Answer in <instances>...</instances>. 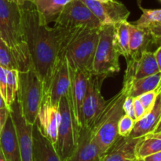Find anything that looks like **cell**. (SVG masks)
Listing matches in <instances>:
<instances>
[{
	"mask_svg": "<svg viewBox=\"0 0 161 161\" xmlns=\"http://www.w3.org/2000/svg\"><path fill=\"white\" fill-rule=\"evenodd\" d=\"M20 15L32 67L44 86L61 52V33L56 27L41 21L36 8L28 2L20 6Z\"/></svg>",
	"mask_w": 161,
	"mask_h": 161,
	"instance_id": "obj_1",
	"label": "cell"
},
{
	"mask_svg": "<svg viewBox=\"0 0 161 161\" xmlns=\"http://www.w3.org/2000/svg\"><path fill=\"white\" fill-rule=\"evenodd\" d=\"M100 28L72 30L59 28L62 32V45L60 53L65 55L69 67L91 73Z\"/></svg>",
	"mask_w": 161,
	"mask_h": 161,
	"instance_id": "obj_2",
	"label": "cell"
},
{
	"mask_svg": "<svg viewBox=\"0 0 161 161\" xmlns=\"http://www.w3.org/2000/svg\"><path fill=\"white\" fill-rule=\"evenodd\" d=\"M0 38L18 56L24 72L32 66L20 15V6L8 0H0Z\"/></svg>",
	"mask_w": 161,
	"mask_h": 161,
	"instance_id": "obj_3",
	"label": "cell"
},
{
	"mask_svg": "<svg viewBox=\"0 0 161 161\" xmlns=\"http://www.w3.org/2000/svg\"><path fill=\"white\" fill-rule=\"evenodd\" d=\"M127 97L124 88L116 95L105 102V105L90 128L91 129L96 144L102 153H104L119 137L118 124L120 118L124 115L123 105Z\"/></svg>",
	"mask_w": 161,
	"mask_h": 161,
	"instance_id": "obj_4",
	"label": "cell"
},
{
	"mask_svg": "<svg viewBox=\"0 0 161 161\" xmlns=\"http://www.w3.org/2000/svg\"><path fill=\"white\" fill-rule=\"evenodd\" d=\"M116 42V28L113 25H102L94 55L91 73L107 78L120 71V57Z\"/></svg>",
	"mask_w": 161,
	"mask_h": 161,
	"instance_id": "obj_5",
	"label": "cell"
},
{
	"mask_svg": "<svg viewBox=\"0 0 161 161\" xmlns=\"http://www.w3.org/2000/svg\"><path fill=\"white\" fill-rule=\"evenodd\" d=\"M43 95V83L31 66L29 70L18 73L17 98L25 120L34 124Z\"/></svg>",
	"mask_w": 161,
	"mask_h": 161,
	"instance_id": "obj_6",
	"label": "cell"
},
{
	"mask_svg": "<svg viewBox=\"0 0 161 161\" xmlns=\"http://www.w3.org/2000/svg\"><path fill=\"white\" fill-rule=\"evenodd\" d=\"M61 122L58 127V138L53 145L57 153L62 161H66L76 147L79 127L72 114L69 94L61 97L59 102Z\"/></svg>",
	"mask_w": 161,
	"mask_h": 161,
	"instance_id": "obj_7",
	"label": "cell"
},
{
	"mask_svg": "<svg viewBox=\"0 0 161 161\" xmlns=\"http://www.w3.org/2000/svg\"><path fill=\"white\" fill-rule=\"evenodd\" d=\"M54 23V26L69 30L100 28L102 25L82 0H72L68 3Z\"/></svg>",
	"mask_w": 161,
	"mask_h": 161,
	"instance_id": "obj_8",
	"label": "cell"
},
{
	"mask_svg": "<svg viewBox=\"0 0 161 161\" xmlns=\"http://www.w3.org/2000/svg\"><path fill=\"white\" fill-rule=\"evenodd\" d=\"M70 86L69 64L65 55L60 53L49 81L43 86L42 97L47 98L52 105L59 106L61 97L65 95Z\"/></svg>",
	"mask_w": 161,
	"mask_h": 161,
	"instance_id": "obj_9",
	"label": "cell"
},
{
	"mask_svg": "<svg viewBox=\"0 0 161 161\" xmlns=\"http://www.w3.org/2000/svg\"><path fill=\"white\" fill-rule=\"evenodd\" d=\"M105 78L91 74L87 90L82 105L79 127H90L100 113L106 101L102 95V85Z\"/></svg>",
	"mask_w": 161,
	"mask_h": 161,
	"instance_id": "obj_10",
	"label": "cell"
},
{
	"mask_svg": "<svg viewBox=\"0 0 161 161\" xmlns=\"http://www.w3.org/2000/svg\"><path fill=\"white\" fill-rule=\"evenodd\" d=\"M127 63L122 88L127 91V96L129 88L134 82L160 72L154 53L149 50L143 52L139 58H130Z\"/></svg>",
	"mask_w": 161,
	"mask_h": 161,
	"instance_id": "obj_11",
	"label": "cell"
},
{
	"mask_svg": "<svg viewBox=\"0 0 161 161\" xmlns=\"http://www.w3.org/2000/svg\"><path fill=\"white\" fill-rule=\"evenodd\" d=\"M12 118L22 161H32V127L25 120L21 113L20 104L16 97L9 108Z\"/></svg>",
	"mask_w": 161,
	"mask_h": 161,
	"instance_id": "obj_12",
	"label": "cell"
},
{
	"mask_svg": "<svg viewBox=\"0 0 161 161\" xmlns=\"http://www.w3.org/2000/svg\"><path fill=\"white\" fill-rule=\"evenodd\" d=\"M88 6L102 25H115L127 20L130 11L118 0L97 2L94 0H82Z\"/></svg>",
	"mask_w": 161,
	"mask_h": 161,
	"instance_id": "obj_13",
	"label": "cell"
},
{
	"mask_svg": "<svg viewBox=\"0 0 161 161\" xmlns=\"http://www.w3.org/2000/svg\"><path fill=\"white\" fill-rule=\"evenodd\" d=\"M69 69L70 75V86L68 91V94L72 114L79 127L82 105L86 95L88 81L91 73L69 66Z\"/></svg>",
	"mask_w": 161,
	"mask_h": 161,
	"instance_id": "obj_14",
	"label": "cell"
},
{
	"mask_svg": "<svg viewBox=\"0 0 161 161\" xmlns=\"http://www.w3.org/2000/svg\"><path fill=\"white\" fill-rule=\"evenodd\" d=\"M36 120L42 133L54 145L61 122L59 106L52 105L47 98L42 97Z\"/></svg>",
	"mask_w": 161,
	"mask_h": 161,
	"instance_id": "obj_15",
	"label": "cell"
},
{
	"mask_svg": "<svg viewBox=\"0 0 161 161\" xmlns=\"http://www.w3.org/2000/svg\"><path fill=\"white\" fill-rule=\"evenodd\" d=\"M102 152L94 139L90 127H79L76 147L66 161H99Z\"/></svg>",
	"mask_w": 161,
	"mask_h": 161,
	"instance_id": "obj_16",
	"label": "cell"
},
{
	"mask_svg": "<svg viewBox=\"0 0 161 161\" xmlns=\"http://www.w3.org/2000/svg\"><path fill=\"white\" fill-rule=\"evenodd\" d=\"M142 138L119 135L116 142L102 154L99 161H135L138 159L137 147Z\"/></svg>",
	"mask_w": 161,
	"mask_h": 161,
	"instance_id": "obj_17",
	"label": "cell"
},
{
	"mask_svg": "<svg viewBox=\"0 0 161 161\" xmlns=\"http://www.w3.org/2000/svg\"><path fill=\"white\" fill-rule=\"evenodd\" d=\"M32 161H62L53 143L42 133L37 120L32 127Z\"/></svg>",
	"mask_w": 161,
	"mask_h": 161,
	"instance_id": "obj_18",
	"label": "cell"
},
{
	"mask_svg": "<svg viewBox=\"0 0 161 161\" xmlns=\"http://www.w3.org/2000/svg\"><path fill=\"white\" fill-rule=\"evenodd\" d=\"M161 119V95L158 94L155 103L150 111L146 113L139 119L135 121L129 136L134 138H142L153 133Z\"/></svg>",
	"mask_w": 161,
	"mask_h": 161,
	"instance_id": "obj_19",
	"label": "cell"
},
{
	"mask_svg": "<svg viewBox=\"0 0 161 161\" xmlns=\"http://www.w3.org/2000/svg\"><path fill=\"white\" fill-rule=\"evenodd\" d=\"M0 149L6 161H22L15 127L10 115L0 133Z\"/></svg>",
	"mask_w": 161,
	"mask_h": 161,
	"instance_id": "obj_20",
	"label": "cell"
},
{
	"mask_svg": "<svg viewBox=\"0 0 161 161\" xmlns=\"http://www.w3.org/2000/svg\"><path fill=\"white\" fill-rule=\"evenodd\" d=\"M36 8L39 20L49 25L56 21L64 6L72 0H25Z\"/></svg>",
	"mask_w": 161,
	"mask_h": 161,
	"instance_id": "obj_21",
	"label": "cell"
},
{
	"mask_svg": "<svg viewBox=\"0 0 161 161\" xmlns=\"http://www.w3.org/2000/svg\"><path fill=\"white\" fill-rule=\"evenodd\" d=\"M129 31L130 58H139L143 52L148 50L151 44H153L152 36L146 28H139L130 22H129Z\"/></svg>",
	"mask_w": 161,
	"mask_h": 161,
	"instance_id": "obj_22",
	"label": "cell"
},
{
	"mask_svg": "<svg viewBox=\"0 0 161 161\" xmlns=\"http://www.w3.org/2000/svg\"><path fill=\"white\" fill-rule=\"evenodd\" d=\"M161 80V72L136 80L130 85L128 96L137 97L144 93L157 91Z\"/></svg>",
	"mask_w": 161,
	"mask_h": 161,
	"instance_id": "obj_23",
	"label": "cell"
},
{
	"mask_svg": "<svg viewBox=\"0 0 161 161\" xmlns=\"http://www.w3.org/2000/svg\"><path fill=\"white\" fill-rule=\"evenodd\" d=\"M161 151V133H151L142 137L137 147L138 159H143L147 156Z\"/></svg>",
	"mask_w": 161,
	"mask_h": 161,
	"instance_id": "obj_24",
	"label": "cell"
},
{
	"mask_svg": "<svg viewBox=\"0 0 161 161\" xmlns=\"http://www.w3.org/2000/svg\"><path fill=\"white\" fill-rule=\"evenodd\" d=\"M0 65L6 69H14L23 72L24 69L17 53L0 38Z\"/></svg>",
	"mask_w": 161,
	"mask_h": 161,
	"instance_id": "obj_25",
	"label": "cell"
},
{
	"mask_svg": "<svg viewBox=\"0 0 161 161\" xmlns=\"http://www.w3.org/2000/svg\"><path fill=\"white\" fill-rule=\"evenodd\" d=\"M116 28V42L118 50L121 56H124L126 60L130 58L129 51V40H130V31H129V22L127 20L119 22L115 25Z\"/></svg>",
	"mask_w": 161,
	"mask_h": 161,
	"instance_id": "obj_26",
	"label": "cell"
},
{
	"mask_svg": "<svg viewBox=\"0 0 161 161\" xmlns=\"http://www.w3.org/2000/svg\"><path fill=\"white\" fill-rule=\"evenodd\" d=\"M139 8L142 11V14L138 20L132 24L139 28H148L152 25L161 22V9H145L139 4Z\"/></svg>",
	"mask_w": 161,
	"mask_h": 161,
	"instance_id": "obj_27",
	"label": "cell"
},
{
	"mask_svg": "<svg viewBox=\"0 0 161 161\" xmlns=\"http://www.w3.org/2000/svg\"><path fill=\"white\" fill-rule=\"evenodd\" d=\"M18 73L17 70L7 69V83H6V102L8 108L15 101L18 89Z\"/></svg>",
	"mask_w": 161,
	"mask_h": 161,
	"instance_id": "obj_28",
	"label": "cell"
},
{
	"mask_svg": "<svg viewBox=\"0 0 161 161\" xmlns=\"http://www.w3.org/2000/svg\"><path fill=\"white\" fill-rule=\"evenodd\" d=\"M135 121L127 115H123L118 124V134L119 136L127 137L130 135Z\"/></svg>",
	"mask_w": 161,
	"mask_h": 161,
	"instance_id": "obj_29",
	"label": "cell"
},
{
	"mask_svg": "<svg viewBox=\"0 0 161 161\" xmlns=\"http://www.w3.org/2000/svg\"><path fill=\"white\" fill-rule=\"evenodd\" d=\"M157 95H158V93L157 92V91H153L147 93H144V94H141L137 97L139 99L140 102L146 109V113H148L149 111H150V109L153 106Z\"/></svg>",
	"mask_w": 161,
	"mask_h": 161,
	"instance_id": "obj_30",
	"label": "cell"
},
{
	"mask_svg": "<svg viewBox=\"0 0 161 161\" xmlns=\"http://www.w3.org/2000/svg\"><path fill=\"white\" fill-rule=\"evenodd\" d=\"M146 29L149 31L152 36L153 42V44L157 45H160L161 44V22L160 23L156 24V25H152Z\"/></svg>",
	"mask_w": 161,
	"mask_h": 161,
	"instance_id": "obj_31",
	"label": "cell"
},
{
	"mask_svg": "<svg viewBox=\"0 0 161 161\" xmlns=\"http://www.w3.org/2000/svg\"><path fill=\"white\" fill-rule=\"evenodd\" d=\"M123 108H124V113L130 116L132 119L136 121V117H135V108H134V97L127 96L125 98L123 105Z\"/></svg>",
	"mask_w": 161,
	"mask_h": 161,
	"instance_id": "obj_32",
	"label": "cell"
},
{
	"mask_svg": "<svg viewBox=\"0 0 161 161\" xmlns=\"http://www.w3.org/2000/svg\"><path fill=\"white\" fill-rule=\"evenodd\" d=\"M7 69L0 65V93L6 100V83H7Z\"/></svg>",
	"mask_w": 161,
	"mask_h": 161,
	"instance_id": "obj_33",
	"label": "cell"
},
{
	"mask_svg": "<svg viewBox=\"0 0 161 161\" xmlns=\"http://www.w3.org/2000/svg\"><path fill=\"white\" fill-rule=\"evenodd\" d=\"M134 108H135L136 120H138L140 118L142 117L146 113V109L144 108L143 105H142V103L140 102L139 99L138 97H134Z\"/></svg>",
	"mask_w": 161,
	"mask_h": 161,
	"instance_id": "obj_34",
	"label": "cell"
},
{
	"mask_svg": "<svg viewBox=\"0 0 161 161\" xmlns=\"http://www.w3.org/2000/svg\"><path fill=\"white\" fill-rule=\"evenodd\" d=\"M9 116V109L8 108H3L0 109V133L7 120L8 116Z\"/></svg>",
	"mask_w": 161,
	"mask_h": 161,
	"instance_id": "obj_35",
	"label": "cell"
},
{
	"mask_svg": "<svg viewBox=\"0 0 161 161\" xmlns=\"http://www.w3.org/2000/svg\"><path fill=\"white\" fill-rule=\"evenodd\" d=\"M142 160L143 161H161V151L147 156Z\"/></svg>",
	"mask_w": 161,
	"mask_h": 161,
	"instance_id": "obj_36",
	"label": "cell"
},
{
	"mask_svg": "<svg viewBox=\"0 0 161 161\" xmlns=\"http://www.w3.org/2000/svg\"><path fill=\"white\" fill-rule=\"evenodd\" d=\"M153 53L156 58V61H157V65H158L159 70H160V72H161V44L159 46L157 50L155 52H153Z\"/></svg>",
	"mask_w": 161,
	"mask_h": 161,
	"instance_id": "obj_37",
	"label": "cell"
},
{
	"mask_svg": "<svg viewBox=\"0 0 161 161\" xmlns=\"http://www.w3.org/2000/svg\"><path fill=\"white\" fill-rule=\"evenodd\" d=\"M3 108H8L7 105H6V102L5 98L3 97V96L2 95L1 93H0V109Z\"/></svg>",
	"mask_w": 161,
	"mask_h": 161,
	"instance_id": "obj_38",
	"label": "cell"
},
{
	"mask_svg": "<svg viewBox=\"0 0 161 161\" xmlns=\"http://www.w3.org/2000/svg\"><path fill=\"white\" fill-rule=\"evenodd\" d=\"M8 1L17 3V4H18L19 6H23V5H25V3H26L25 0H8Z\"/></svg>",
	"mask_w": 161,
	"mask_h": 161,
	"instance_id": "obj_39",
	"label": "cell"
},
{
	"mask_svg": "<svg viewBox=\"0 0 161 161\" xmlns=\"http://www.w3.org/2000/svg\"><path fill=\"white\" fill-rule=\"evenodd\" d=\"M153 133H155V134L161 133V119H160V122H159L158 125H157V127H156V129H155V130H154Z\"/></svg>",
	"mask_w": 161,
	"mask_h": 161,
	"instance_id": "obj_40",
	"label": "cell"
},
{
	"mask_svg": "<svg viewBox=\"0 0 161 161\" xmlns=\"http://www.w3.org/2000/svg\"><path fill=\"white\" fill-rule=\"evenodd\" d=\"M0 161H6V158H5L4 155H3V152H2L1 149H0Z\"/></svg>",
	"mask_w": 161,
	"mask_h": 161,
	"instance_id": "obj_41",
	"label": "cell"
},
{
	"mask_svg": "<svg viewBox=\"0 0 161 161\" xmlns=\"http://www.w3.org/2000/svg\"><path fill=\"white\" fill-rule=\"evenodd\" d=\"M94 1H97V2H108V1H111V0H94Z\"/></svg>",
	"mask_w": 161,
	"mask_h": 161,
	"instance_id": "obj_42",
	"label": "cell"
},
{
	"mask_svg": "<svg viewBox=\"0 0 161 161\" xmlns=\"http://www.w3.org/2000/svg\"><path fill=\"white\" fill-rule=\"evenodd\" d=\"M135 161H143V160H142V159H137V160H135Z\"/></svg>",
	"mask_w": 161,
	"mask_h": 161,
	"instance_id": "obj_43",
	"label": "cell"
},
{
	"mask_svg": "<svg viewBox=\"0 0 161 161\" xmlns=\"http://www.w3.org/2000/svg\"><path fill=\"white\" fill-rule=\"evenodd\" d=\"M160 95H161V91H160Z\"/></svg>",
	"mask_w": 161,
	"mask_h": 161,
	"instance_id": "obj_44",
	"label": "cell"
},
{
	"mask_svg": "<svg viewBox=\"0 0 161 161\" xmlns=\"http://www.w3.org/2000/svg\"><path fill=\"white\" fill-rule=\"evenodd\" d=\"M160 2H161V0H160Z\"/></svg>",
	"mask_w": 161,
	"mask_h": 161,
	"instance_id": "obj_45",
	"label": "cell"
}]
</instances>
